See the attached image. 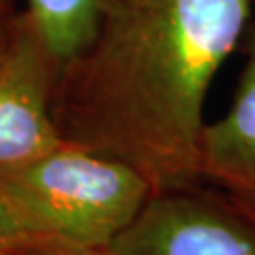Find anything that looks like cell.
<instances>
[{"mask_svg": "<svg viewBox=\"0 0 255 255\" xmlns=\"http://www.w3.org/2000/svg\"><path fill=\"white\" fill-rule=\"evenodd\" d=\"M248 19L250 0H104L55 80L63 140L128 164L153 193L202 183L206 93Z\"/></svg>", "mask_w": 255, "mask_h": 255, "instance_id": "cell-1", "label": "cell"}, {"mask_svg": "<svg viewBox=\"0 0 255 255\" xmlns=\"http://www.w3.org/2000/svg\"><path fill=\"white\" fill-rule=\"evenodd\" d=\"M0 185L34 225L66 248H110L153 189L128 164L64 142Z\"/></svg>", "mask_w": 255, "mask_h": 255, "instance_id": "cell-2", "label": "cell"}, {"mask_svg": "<svg viewBox=\"0 0 255 255\" xmlns=\"http://www.w3.org/2000/svg\"><path fill=\"white\" fill-rule=\"evenodd\" d=\"M110 250L119 255H255V216L212 185L153 193Z\"/></svg>", "mask_w": 255, "mask_h": 255, "instance_id": "cell-3", "label": "cell"}, {"mask_svg": "<svg viewBox=\"0 0 255 255\" xmlns=\"http://www.w3.org/2000/svg\"><path fill=\"white\" fill-rule=\"evenodd\" d=\"M59 68L61 61L30 11H19L11 47L0 66V178L64 144L51 116Z\"/></svg>", "mask_w": 255, "mask_h": 255, "instance_id": "cell-4", "label": "cell"}, {"mask_svg": "<svg viewBox=\"0 0 255 255\" xmlns=\"http://www.w3.org/2000/svg\"><path fill=\"white\" fill-rule=\"evenodd\" d=\"M199 170L202 183L255 216V25L248 28L246 64L231 108L204 125Z\"/></svg>", "mask_w": 255, "mask_h": 255, "instance_id": "cell-5", "label": "cell"}, {"mask_svg": "<svg viewBox=\"0 0 255 255\" xmlns=\"http://www.w3.org/2000/svg\"><path fill=\"white\" fill-rule=\"evenodd\" d=\"M104 0H27L44 38L64 63L93 36Z\"/></svg>", "mask_w": 255, "mask_h": 255, "instance_id": "cell-6", "label": "cell"}, {"mask_svg": "<svg viewBox=\"0 0 255 255\" xmlns=\"http://www.w3.org/2000/svg\"><path fill=\"white\" fill-rule=\"evenodd\" d=\"M0 246L19 252H36L61 248V244L34 225L0 185Z\"/></svg>", "mask_w": 255, "mask_h": 255, "instance_id": "cell-7", "label": "cell"}, {"mask_svg": "<svg viewBox=\"0 0 255 255\" xmlns=\"http://www.w3.org/2000/svg\"><path fill=\"white\" fill-rule=\"evenodd\" d=\"M17 15L19 11L0 15V66L4 64L9 47H11V40L15 34V27H17Z\"/></svg>", "mask_w": 255, "mask_h": 255, "instance_id": "cell-8", "label": "cell"}, {"mask_svg": "<svg viewBox=\"0 0 255 255\" xmlns=\"http://www.w3.org/2000/svg\"><path fill=\"white\" fill-rule=\"evenodd\" d=\"M30 255H119L110 248H46L30 252Z\"/></svg>", "mask_w": 255, "mask_h": 255, "instance_id": "cell-9", "label": "cell"}, {"mask_svg": "<svg viewBox=\"0 0 255 255\" xmlns=\"http://www.w3.org/2000/svg\"><path fill=\"white\" fill-rule=\"evenodd\" d=\"M13 11H17L15 9V0H0V15L13 13Z\"/></svg>", "mask_w": 255, "mask_h": 255, "instance_id": "cell-10", "label": "cell"}, {"mask_svg": "<svg viewBox=\"0 0 255 255\" xmlns=\"http://www.w3.org/2000/svg\"><path fill=\"white\" fill-rule=\"evenodd\" d=\"M0 255H30V252H19V250H9V248L0 246Z\"/></svg>", "mask_w": 255, "mask_h": 255, "instance_id": "cell-11", "label": "cell"}]
</instances>
